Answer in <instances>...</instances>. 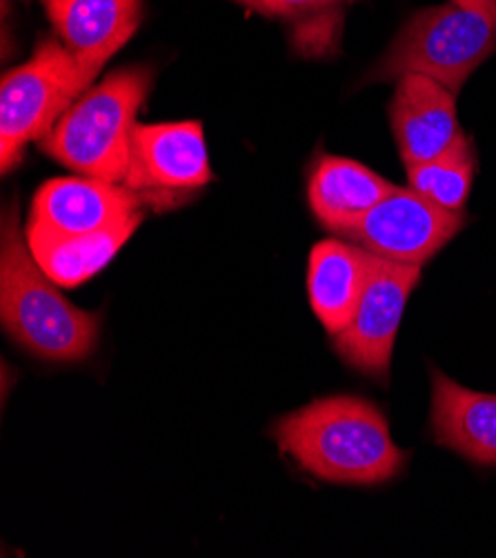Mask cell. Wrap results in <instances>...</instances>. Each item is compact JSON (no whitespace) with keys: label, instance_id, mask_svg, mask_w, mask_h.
Masks as SVG:
<instances>
[{"label":"cell","instance_id":"1","mask_svg":"<svg viewBox=\"0 0 496 558\" xmlns=\"http://www.w3.org/2000/svg\"><path fill=\"white\" fill-rule=\"evenodd\" d=\"M269 436L301 470L337 485H383L401 476L410 459L380 408L350 395L312 401L274 423Z\"/></svg>","mask_w":496,"mask_h":558},{"label":"cell","instance_id":"2","mask_svg":"<svg viewBox=\"0 0 496 558\" xmlns=\"http://www.w3.org/2000/svg\"><path fill=\"white\" fill-rule=\"evenodd\" d=\"M0 320L23 350L51 363L85 361L100 337V316L72 305L36 263L16 205L3 216Z\"/></svg>","mask_w":496,"mask_h":558},{"label":"cell","instance_id":"3","mask_svg":"<svg viewBox=\"0 0 496 558\" xmlns=\"http://www.w3.org/2000/svg\"><path fill=\"white\" fill-rule=\"evenodd\" d=\"M152 81L149 68L112 72L70 105L40 149L81 177L123 185L136 117Z\"/></svg>","mask_w":496,"mask_h":558},{"label":"cell","instance_id":"4","mask_svg":"<svg viewBox=\"0 0 496 558\" xmlns=\"http://www.w3.org/2000/svg\"><path fill=\"white\" fill-rule=\"evenodd\" d=\"M496 53V14H481L459 5L419 10L395 36L367 83L399 81L406 74H425L455 94Z\"/></svg>","mask_w":496,"mask_h":558},{"label":"cell","instance_id":"5","mask_svg":"<svg viewBox=\"0 0 496 558\" xmlns=\"http://www.w3.org/2000/svg\"><path fill=\"white\" fill-rule=\"evenodd\" d=\"M96 76L57 38H43L32 59L0 83V165L10 174L32 141H43Z\"/></svg>","mask_w":496,"mask_h":558},{"label":"cell","instance_id":"6","mask_svg":"<svg viewBox=\"0 0 496 558\" xmlns=\"http://www.w3.org/2000/svg\"><path fill=\"white\" fill-rule=\"evenodd\" d=\"M209 181V154L198 121L134 128L123 185L141 194L149 209H174Z\"/></svg>","mask_w":496,"mask_h":558},{"label":"cell","instance_id":"7","mask_svg":"<svg viewBox=\"0 0 496 558\" xmlns=\"http://www.w3.org/2000/svg\"><path fill=\"white\" fill-rule=\"evenodd\" d=\"M419 281L421 267L376 256L350 325L335 337V350L350 367L388 383L397 331Z\"/></svg>","mask_w":496,"mask_h":558},{"label":"cell","instance_id":"8","mask_svg":"<svg viewBox=\"0 0 496 558\" xmlns=\"http://www.w3.org/2000/svg\"><path fill=\"white\" fill-rule=\"evenodd\" d=\"M468 222L463 211H450L412 187H395L346 236L374 256L423 267L444 250Z\"/></svg>","mask_w":496,"mask_h":558},{"label":"cell","instance_id":"9","mask_svg":"<svg viewBox=\"0 0 496 558\" xmlns=\"http://www.w3.org/2000/svg\"><path fill=\"white\" fill-rule=\"evenodd\" d=\"M147 203L134 190L92 177L53 179L45 183L29 211V222L59 234H89L145 214Z\"/></svg>","mask_w":496,"mask_h":558},{"label":"cell","instance_id":"10","mask_svg":"<svg viewBox=\"0 0 496 558\" xmlns=\"http://www.w3.org/2000/svg\"><path fill=\"white\" fill-rule=\"evenodd\" d=\"M388 117L406 167L446 154L463 136L457 94L425 74H406L397 81Z\"/></svg>","mask_w":496,"mask_h":558},{"label":"cell","instance_id":"11","mask_svg":"<svg viewBox=\"0 0 496 558\" xmlns=\"http://www.w3.org/2000/svg\"><path fill=\"white\" fill-rule=\"evenodd\" d=\"M43 8L61 43L94 76L141 25V0H43Z\"/></svg>","mask_w":496,"mask_h":558},{"label":"cell","instance_id":"12","mask_svg":"<svg viewBox=\"0 0 496 558\" xmlns=\"http://www.w3.org/2000/svg\"><path fill=\"white\" fill-rule=\"evenodd\" d=\"M430 434L481 468H496V395L472 392L444 372L432 369Z\"/></svg>","mask_w":496,"mask_h":558},{"label":"cell","instance_id":"13","mask_svg":"<svg viewBox=\"0 0 496 558\" xmlns=\"http://www.w3.org/2000/svg\"><path fill=\"white\" fill-rule=\"evenodd\" d=\"M395 187L359 160L320 156L312 167L307 201L320 226L346 239Z\"/></svg>","mask_w":496,"mask_h":558},{"label":"cell","instance_id":"14","mask_svg":"<svg viewBox=\"0 0 496 558\" xmlns=\"http://www.w3.org/2000/svg\"><path fill=\"white\" fill-rule=\"evenodd\" d=\"M374 263L376 256L352 241L327 239L314 245L307 267L310 305L332 337L350 325Z\"/></svg>","mask_w":496,"mask_h":558},{"label":"cell","instance_id":"15","mask_svg":"<svg viewBox=\"0 0 496 558\" xmlns=\"http://www.w3.org/2000/svg\"><path fill=\"white\" fill-rule=\"evenodd\" d=\"M145 214H136L117 226L89 234H59L27 220L25 239L43 271L59 288H78L98 274L130 236L141 228Z\"/></svg>","mask_w":496,"mask_h":558},{"label":"cell","instance_id":"16","mask_svg":"<svg viewBox=\"0 0 496 558\" xmlns=\"http://www.w3.org/2000/svg\"><path fill=\"white\" fill-rule=\"evenodd\" d=\"M476 162L474 143L463 134L446 154L408 165V187L450 211H463L472 192Z\"/></svg>","mask_w":496,"mask_h":558},{"label":"cell","instance_id":"17","mask_svg":"<svg viewBox=\"0 0 496 558\" xmlns=\"http://www.w3.org/2000/svg\"><path fill=\"white\" fill-rule=\"evenodd\" d=\"M339 3H348V0H250V5L271 16H301L329 10Z\"/></svg>","mask_w":496,"mask_h":558},{"label":"cell","instance_id":"18","mask_svg":"<svg viewBox=\"0 0 496 558\" xmlns=\"http://www.w3.org/2000/svg\"><path fill=\"white\" fill-rule=\"evenodd\" d=\"M450 3L481 14H496V0H450Z\"/></svg>","mask_w":496,"mask_h":558},{"label":"cell","instance_id":"19","mask_svg":"<svg viewBox=\"0 0 496 558\" xmlns=\"http://www.w3.org/2000/svg\"><path fill=\"white\" fill-rule=\"evenodd\" d=\"M237 3H245V5H250V0H237Z\"/></svg>","mask_w":496,"mask_h":558},{"label":"cell","instance_id":"20","mask_svg":"<svg viewBox=\"0 0 496 558\" xmlns=\"http://www.w3.org/2000/svg\"><path fill=\"white\" fill-rule=\"evenodd\" d=\"M348 3H354V0H348Z\"/></svg>","mask_w":496,"mask_h":558}]
</instances>
